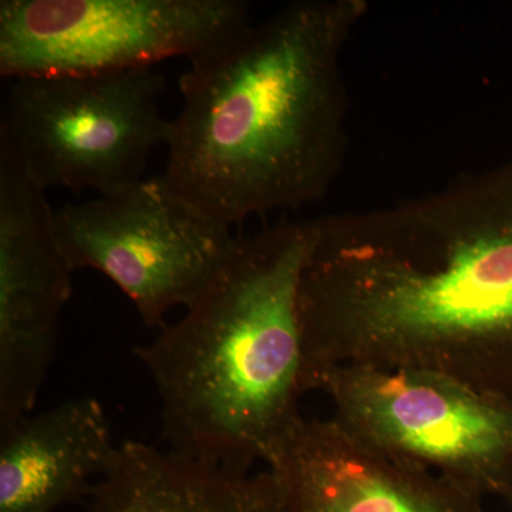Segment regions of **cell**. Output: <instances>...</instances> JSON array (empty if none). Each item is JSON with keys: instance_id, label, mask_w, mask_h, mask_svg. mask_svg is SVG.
Returning <instances> with one entry per match:
<instances>
[{"instance_id": "9", "label": "cell", "mask_w": 512, "mask_h": 512, "mask_svg": "<svg viewBox=\"0 0 512 512\" xmlns=\"http://www.w3.org/2000/svg\"><path fill=\"white\" fill-rule=\"evenodd\" d=\"M266 466L282 512H485L484 498L366 443L330 417H301Z\"/></svg>"}, {"instance_id": "2", "label": "cell", "mask_w": 512, "mask_h": 512, "mask_svg": "<svg viewBox=\"0 0 512 512\" xmlns=\"http://www.w3.org/2000/svg\"><path fill=\"white\" fill-rule=\"evenodd\" d=\"M365 0H298L190 59L163 178L228 227L325 197L348 147L342 56Z\"/></svg>"}, {"instance_id": "7", "label": "cell", "mask_w": 512, "mask_h": 512, "mask_svg": "<svg viewBox=\"0 0 512 512\" xmlns=\"http://www.w3.org/2000/svg\"><path fill=\"white\" fill-rule=\"evenodd\" d=\"M248 25L242 0H2L0 74L144 69L192 59Z\"/></svg>"}, {"instance_id": "3", "label": "cell", "mask_w": 512, "mask_h": 512, "mask_svg": "<svg viewBox=\"0 0 512 512\" xmlns=\"http://www.w3.org/2000/svg\"><path fill=\"white\" fill-rule=\"evenodd\" d=\"M308 221L239 237L183 318L134 353L161 402L167 450L252 471L301 419L299 288Z\"/></svg>"}, {"instance_id": "11", "label": "cell", "mask_w": 512, "mask_h": 512, "mask_svg": "<svg viewBox=\"0 0 512 512\" xmlns=\"http://www.w3.org/2000/svg\"><path fill=\"white\" fill-rule=\"evenodd\" d=\"M90 512H282L271 470H229L140 441L117 446Z\"/></svg>"}, {"instance_id": "1", "label": "cell", "mask_w": 512, "mask_h": 512, "mask_svg": "<svg viewBox=\"0 0 512 512\" xmlns=\"http://www.w3.org/2000/svg\"><path fill=\"white\" fill-rule=\"evenodd\" d=\"M306 392L338 365L512 394V160L377 210L308 221Z\"/></svg>"}, {"instance_id": "5", "label": "cell", "mask_w": 512, "mask_h": 512, "mask_svg": "<svg viewBox=\"0 0 512 512\" xmlns=\"http://www.w3.org/2000/svg\"><path fill=\"white\" fill-rule=\"evenodd\" d=\"M313 390L356 437L512 507V394L416 369L338 365Z\"/></svg>"}, {"instance_id": "6", "label": "cell", "mask_w": 512, "mask_h": 512, "mask_svg": "<svg viewBox=\"0 0 512 512\" xmlns=\"http://www.w3.org/2000/svg\"><path fill=\"white\" fill-rule=\"evenodd\" d=\"M57 245L72 271L94 269L136 306L148 328L200 298L238 238L175 191L163 175L55 212Z\"/></svg>"}, {"instance_id": "4", "label": "cell", "mask_w": 512, "mask_h": 512, "mask_svg": "<svg viewBox=\"0 0 512 512\" xmlns=\"http://www.w3.org/2000/svg\"><path fill=\"white\" fill-rule=\"evenodd\" d=\"M164 87L154 67L16 79L0 141L43 190L109 197L144 180L151 154L167 141Z\"/></svg>"}, {"instance_id": "10", "label": "cell", "mask_w": 512, "mask_h": 512, "mask_svg": "<svg viewBox=\"0 0 512 512\" xmlns=\"http://www.w3.org/2000/svg\"><path fill=\"white\" fill-rule=\"evenodd\" d=\"M116 448L94 397L20 417L0 429V512H56L89 498Z\"/></svg>"}, {"instance_id": "8", "label": "cell", "mask_w": 512, "mask_h": 512, "mask_svg": "<svg viewBox=\"0 0 512 512\" xmlns=\"http://www.w3.org/2000/svg\"><path fill=\"white\" fill-rule=\"evenodd\" d=\"M46 191L0 141V429L33 412L72 296Z\"/></svg>"}]
</instances>
